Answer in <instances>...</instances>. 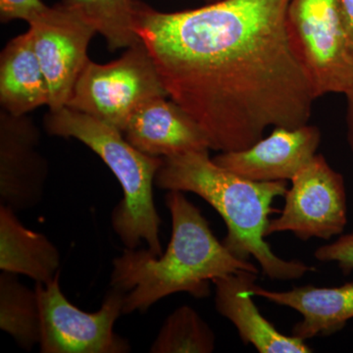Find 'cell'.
Returning <instances> with one entry per match:
<instances>
[{
	"label": "cell",
	"mask_w": 353,
	"mask_h": 353,
	"mask_svg": "<svg viewBox=\"0 0 353 353\" xmlns=\"http://www.w3.org/2000/svg\"><path fill=\"white\" fill-rule=\"evenodd\" d=\"M41 313V353H127L131 345L114 332L124 314L125 292L111 288L99 311L85 312L64 296L60 273L34 288Z\"/></svg>",
	"instance_id": "cell-7"
},
{
	"label": "cell",
	"mask_w": 353,
	"mask_h": 353,
	"mask_svg": "<svg viewBox=\"0 0 353 353\" xmlns=\"http://www.w3.org/2000/svg\"><path fill=\"white\" fill-rule=\"evenodd\" d=\"M290 0H219L160 12L137 2L134 30L169 99L211 150L250 148L268 128L307 125L316 97L290 41Z\"/></svg>",
	"instance_id": "cell-1"
},
{
	"label": "cell",
	"mask_w": 353,
	"mask_h": 353,
	"mask_svg": "<svg viewBox=\"0 0 353 353\" xmlns=\"http://www.w3.org/2000/svg\"><path fill=\"white\" fill-rule=\"evenodd\" d=\"M320 143L321 132L317 127H275L268 137L250 148L221 152L213 160L254 182H287L317 154Z\"/></svg>",
	"instance_id": "cell-11"
},
{
	"label": "cell",
	"mask_w": 353,
	"mask_h": 353,
	"mask_svg": "<svg viewBox=\"0 0 353 353\" xmlns=\"http://www.w3.org/2000/svg\"><path fill=\"white\" fill-rule=\"evenodd\" d=\"M0 329L27 352L41 343L38 294L7 272L0 275Z\"/></svg>",
	"instance_id": "cell-17"
},
{
	"label": "cell",
	"mask_w": 353,
	"mask_h": 353,
	"mask_svg": "<svg viewBox=\"0 0 353 353\" xmlns=\"http://www.w3.org/2000/svg\"><path fill=\"white\" fill-rule=\"evenodd\" d=\"M287 26L316 99L353 87V50L339 0H290Z\"/></svg>",
	"instance_id": "cell-6"
},
{
	"label": "cell",
	"mask_w": 353,
	"mask_h": 353,
	"mask_svg": "<svg viewBox=\"0 0 353 353\" xmlns=\"http://www.w3.org/2000/svg\"><path fill=\"white\" fill-rule=\"evenodd\" d=\"M123 134L137 150L153 157L211 150L208 137L196 121L167 97L143 103L132 114Z\"/></svg>",
	"instance_id": "cell-12"
},
{
	"label": "cell",
	"mask_w": 353,
	"mask_h": 353,
	"mask_svg": "<svg viewBox=\"0 0 353 353\" xmlns=\"http://www.w3.org/2000/svg\"><path fill=\"white\" fill-rule=\"evenodd\" d=\"M216 336L210 326L190 306L176 308L165 320L150 352L152 353H211Z\"/></svg>",
	"instance_id": "cell-19"
},
{
	"label": "cell",
	"mask_w": 353,
	"mask_h": 353,
	"mask_svg": "<svg viewBox=\"0 0 353 353\" xmlns=\"http://www.w3.org/2000/svg\"><path fill=\"white\" fill-rule=\"evenodd\" d=\"M341 15L353 50V0H339Z\"/></svg>",
	"instance_id": "cell-22"
},
{
	"label": "cell",
	"mask_w": 353,
	"mask_h": 353,
	"mask_svg": "<svg viewBox=\"0 0 353 353\" xmlns=\"http://www.w3.org/2000/svg\"><path fill=\"white\" fill-rule=\"evenodd\" d=\"M157 188L192 192L201 196L224 220L222 243L238 259L253 257L271 280L292 281L314 270L299 260H285L265 241L276 197L285 196V181L254 182L236 175L199 150L163 158L155 178Z\"/></svg>",
	"instance_id": "cell-3"
},
{
	"label": "cell",
	"mask_w": 353,
	"mask_h": 353,
	"mask_svg": "<svg viewBox=\"0 0 353 353\" xmlns=\"http://www.w3.org/2000/svg\"><path fill=\"white\" fill-rule=\"evenodd\" d=\"M60 253L46 234L28 229L15 211L0 205V269L48 284L60 273Z\"/></svg>",
	"instance_id": "cell-16"
},
{
	"label": "cell",
	"mask_w": 353,
	"mask_h": 353,
	"mask_svg": "<svg viewBox=\"0 0 353 353\" xmlns=\"http://www.w3.org/2000/svg\"><path fill=\"white\" fill-rule=\"evenodd\" d=\"M39 141L41 132L27 115L0 112V205L16 213L43 201L48 164Z\"/></svg>",
	"instance_id": "cell-10"
},
{
	"label": "cell",
	"mask_w": 353,
	"mask_h": 353,
	"mask_svg": "<svg viewBox=\"0 0 353 353\" xmlns=\"http://www.w3.org/2000/svg\"><path fill=\"white\" fill-rule=\"evenodd\" d=\"M28 24L34 51L50 88V111L68 104L88 59V48L97 34L94 26L63 2L44 8Z\"/></svg>",
	"instance_id": "cell-9"
},
{
	"label": "cell",
	"mask_w": 353,
	"mask_h": 353,
	"mask_svg": "<svg viewBox=\"0 0 353 353\" xmlns=\"http://www.w3.org/2000/svg\"><path fill=\"white\" fill-rule=\"evenodd\" d=\"M172 218V236L165 252L125 248L112 262L110 285L125 292L124 314L145 312L164 297L187 292L210 296L213 280L240 271L259 273L248 260L238 259L213 234L201 209L180 190L165 196Z\"/></svg>",
	"instance_id": "cell-2"
},
{
	"label": "cell",
	"mask_w": 353,
	"mask_h": 353,
	"mask_svg": "<svg viewBox=\"0 0 353 353\" xmlns=\"http://www.w3.org/2000/svg\"><path fill=\"white\" fill-rule=\"evenodd\" d=\"M245 292L301 313L303 320L294 325L292 336L304 341L338 333L353 319V282L334 288L301 285L287 292L262 289L252 282Z\"/></svg>",
	"instance_id": "cell-14"
},
{
	"label": "cell",
	"mask_w": 353,
	"mask_h": 353,
	"mask_svg": "<svg viewBox=\"0 0 353 353\" xmlns=\"http://www.w3.org/2000/svg\"><path fill=\"white\" fill-rule=\"evenodd\" d=\"M347 97V141L353 155V87L345 94Z\"/></svg>",
	"instance_id": "cell-23"
},
{
	"label": "cell",
	"mask_w": 353,
	"mask_h": 353,
	"mask_svg": "<svg viewBox=\"0 0 353 353\" xmlns=\"http://www.w3.org/2000/svg\"><path fill=\"white\" fill-rule=\"evenodd\" d=\"M321 262H336L343 273L353 271V233L343 234L334 243L320 246L314 253Z\"/></svg>",
	"instance_id": "cell-20"
},
{
	"label": "cell",
	"mask_w": 353,
	"mask_h": 353,
	"mask_svg": "<svg viewBox=\"0 0 353 353\" xmlns=\"http://www.w3.org/2000/svg\"><path fill=\"white\" fill-rule=\"evenodd\" d=\"M64 4L82 14L116 51L139 43L134 30L138 0H62Z\"/></svg>",
	"instance_id": "cell-18"
},
{
	"label": "cell",
	"mask_w": 353,
	"mask_h": 353,
	"mask_svg": "<svg viewBox=\"0 0 353 353\" xmlns=\"http://www.w3.org/2000/svg\"><path fill=\"white\" fill-rule=\"evenodd\" d=\"M51 136L76 139L97 153L122 188L123 197L114 208L111 224L126 248L146 243L153 254H161L160 227L153 185L163 158L139 152L123 132L92 116L65 106L50 111L43 121Z\"/></svg>",
	"instance_id": "cell-4"
},
{
	"label": "cell",
	"mask_w": 353,
	"mask_h": 353,
	"mask_svg": "<svg viewBox=\"0 0 353 353\" xmlns=\"http://www.w3.org/2000/svg\"><path fill=\"white\" fill-rule=\"evenodd\" d=\"M46 6L41 0H0V20L2 23L14 20L29 23Z\"/></svg>",
	"instance_id": "cell-21"
},
{
	"label": "cell",
	"mask_w": 353,
	"mask_h": 353,
	"mask_svg": "<svg viewBox=\"0 0 353 353\" xmlns=\"http://www.w3.org/2000/svg\"><path fill=\"white\" fill-rule=\"evenodd\" d=\"M204 1L208 2V3H214V2L219 1V0H204Z\"/></svg>",
	"instance_id": "cell-24"
},
{
	"label": "cell",
	"mask_w": 353,
	"mask_h": 353,
	"mask_svg": "<svg viewBox=\"0 0 353 353\" xmlns=\"http://www.w3.org/2000/svg\"><path fill=\"white\" fill-rule=\"evenodd\" d=\"M0 103L13 115L50 103V88L30 30L6 44L0 55Z\"/></svg>",
	"instance_id": "cell-15"
},
{
	"label": "cell",
	"mask_w": 353,
	"mask_h": 353,
	"mask_svg": "<svg viewBox=\"0 0 353 353\" xmlns=\"http://www.w3.org/2000/svg\"><path fill=\"white\" fill-rule=\"evenodd\" d=\"M126 50L110 63L88 59L66 105L122 132L143 103L168 97L145 44L139 41Z\"/></svg>",
	"instance_id": "cell-5"
},
{
	"label": "cell",
	"mask_w": 353,
	"mask_h": 353,
	"mask_svg": "<svg viewBox=\"0 0 353 353\" xmlns=\"http://www.w3.org/2000/svg\"><path fill=\"white\" fill-rule=\"evenodd\" d=\"M290 182L284 208L269 222L266 236L290 232L301 241H329L343 233L347 224L345 179L323 155L316 154Z\"/></svg>",
	"instance_id": "cell-8"
},
{
	"label": "cell",
	"mask_w": 353,
	"mask_h": 353,
	"mask_svg": "<svg viewBox=\"0 0 353 353\" xmlns=\"http://www.w3.org/2000/svg\"><path fill=\"white\" fill-rule=\"evenodd\" d=\"M257 273L240 271L215 279V307L238 330L239 336L246 345H252L260 353H309L312 348L305 341L279 332L259 312L252 296L245 289L256 282Z\"/></svg>",
	"instance_id": "cell-13"
}]
</instances>
